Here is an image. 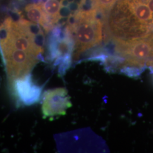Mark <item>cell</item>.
I'll return each instance as SVG.
<instances>
[{
  "instance_id": "277c9868",
  "label": "cell",
  "mask_w": 153,
  "mask_h": 153,
  "mask_svg": "<svg viewBox=\"0 0 153 153\" xmlns=\"http://www.w3.org/2000/svg\"><path fill=\"white\" fill-rule=\"evenodd\" d=\"M42 114L43 119H53L65 115L72 103L68 90L65 88H56L45 91L43 95Z\"/></svg>"
},
{
  "instance_id": "9c48e42d",
  "label": "cell",
  "mask_w": 153,
  "mask_h": 153,
  "mask_svg": "<svg viewBox=\"0 0 153 153\" xmlns=\"http://www.w3.org/2000/svg\"><path fill=\"white\" fill-rule=\"evenodd\" d=\"M153 13V0H144Z\"/></svg>"
},
{
  "instance_id": "7a4b0ae2",
  "label": "cell",
  "mask_w": 153,
  "mask_h": 153,
  "mask_svg": "<svg viewBox=\"0 0 153 153\" xmlns=\"http://www.w3.org/2000/svg\"><path fill=\"white\" fill-rule=\"evenodd\" d=\"M108 42L113 44V53L123 59V67L131 66L142 70L146 66L153 67V33L141 38Z\"/></svg>"
},
{
  "instance_id": "8992f818",
  "label": "cell",
  "mask_w": 153,
  "mask_h": 153,
  "mask_svg": "<svg viewBox=\"0 0 153 153\" xmlns=\"http://www.w3.org/2000/svg\"><path fill=\"white\" fill-rule=\"evenodd\" d=\"M25 10L30 21L38 23L41 26L43 25L45 21L47 14L42 9V1L28 4L25 6Z\"/></svg>"
},
{
  "instance_id": "30bf717a",
  "label": "cell",
  "mask_w": 153,
  "mask_h": 153,
  "mask_svg": "<svg viewBox=\"0 0 153 153\" xmlns=\"http://www.w3.org/2000/svg\"><path fill=\"white\" fill-rule=\"evenodd\" d=\"M150 69H151V71H152V73L153 74V67H150Z\"/></svg>"
},
{
  "instance_id": "5b68a950",
  "label": "cell",
  "mask_w": 153,
  "mask_h": 153,
  "mask_svg": "<svg viewBox=\"0 0 153 153\" xmlns=\"http://www.w3.org/2000/svg\"><path fill=\"white\" fill-rule=\"evenodd\" d=\"M13 82L14 93L19 103L25 105H31L40 101L43 88L33 82L30 74Z\"/></svg>"
},
{
  "instance_id": "6da1fadb",
  "label": "cell",
  "mask_w": 153,
  "mask_h": 153,
  "mask_svg": "<svg viewBox=\"0 0 153 153\" xmlns=\"http://www.w3.org/2000/svg\"><path fill=\"white\" fill-rule=\"evenodd\" d=\"M103 19L91 7L88 9L83 8L68 18L65 28L74 42V60L83 52L100 43L103 38Z\"/></svg>"
},
{
  "instance_id": "ba28073f",
  "label": "cell",
  "mask_w": 153,
  "mask_h": 153,
  "mask_svg": "<svg viewBox=\"0 0 153 153\" xmlns=\"http://www.w3.org/2000/svg\"><path fill=\"white\" fill-rule=\"evenodd\" d=\"M43 11L55 21L56 25L59 22V14L61 9L60 1L59 0H45L42 1Z\"/></svg>"
},
{
  "instance_id": "3957f363",
  "label": "cell",
  "mask_w": 153,
  "mask_h": 153,
  "mask_svg": "<svg viewBox=\"0 0 153 153\" xmlns=\"http://www.w3.org/2000/svg\"><path fill=\"white\" fill-rule=\"evenodd\" d=\"M47 45L49 60L59 65V76H64L71 66L74 50L71 34L65 27L57 25L51 31Z\"/></svg>"
},
{
  "instance_id": "52a82bcc",
  "label": "cell",
  "mask_w": 153,
  "mask_h": 153,
  "mask_svg": "<svg viewBox=\"0 0 153 153\" xmlns=\"http://www.w3.org/2000/svg\"><path fill=\"white\" fill-rule=\"evenodd\" d=\"M91 7L102 16L103 21L118 0H89Z\"/></svg>"
}]
</instances>
